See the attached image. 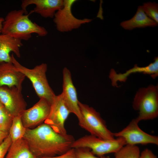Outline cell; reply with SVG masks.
<instances>
[{
	"label": "cell",
	"instance_id": "484cf974",
	"mask_svg": "<svg viewBox=\"0 0 158 158\" xmlns=\"http://www.w3.org/2000/svg\"><path fill=\"white\" fill-rule=\"evenodd\" d=\"M139 158H157L150 150L147 148L144 150L140 153Z\"/></svg>",
	"mask_w": 158,
	"mask_h": 158
},
{
	"label": "cell",
	"instance_id": "cb8c5ba5",
	"mask_svg": "<svg viewBox=\"0 0 158 158\" xmlns=\"http://www.w3.org/2000/svg\"><path fill=\"white\" fill-rule=\"evenodd\" d=\"M12 141L8 134V136L0 145V158H4Z\"/></svg>",
	"mask_w": 158,
	"mask_h": 158
},
{
	"label": "cell",
	"instance_id": "277c9868",
	"mask_svg": "<svg viewBox=\"0 0 158 158\" xmlns=\"http://www.w3.org/2000/svg\"><path fill=\"white\" fill-rule=\"evenodd\" d=\"M133 107L138 111V116L135 119L138 123L156 118L158 116V85H151L139 89L133 99Z\"/></svg>",
	"mask_w": 158,
	"mask_h": 158
},
{
	"label": "cell",
	"instance_id": "4316f807",
	"mask_svg": "<svg viewBox=\"0 0 158 158\" xmlns=\"http://www.w3.org/2000/svg\"><path fill=\"white\" fill-rule=\"evenodd\" d=\"M8 134L9 133L0 130V145L8 136Z\"/></svg>",
	"mask_w": 158,
	"mask_h": 158
},
{
	"label": "cell",
	"instance_id": "44dd1931",
	"mask_svg": "<svg viewBox=\"0 0 158 158\" xmlns=\"http://www.w3.org/2000/svg\"><path fill=\"white\" fill-rule=\"evenodd\" d=\"M13 117L4 105L0 107V130L9 133Z\"/></svg>",
	"mask_w": 158,
	"mask_h": 158
},
{
	"label": "cell",
	"instance_id": "8fae6325",
	"mask_svg": "<svg viewBox=\"0 0 158 158\" xmlns=\"http://www.w3.org/2000/svg\"><path fill=\"white\" fill-rule=\"evenodd\" d=\"M50 104L43 98L31 108L26 109L21 115L23 124L26 128H35L43 123L47 118L50 111Z\"/></svg>",
	"mask_w": 158,
	"mask_h": 158
},
{
	"label": "cell",
	"instance_id": "8992f818",
	"mask_svg": "<svg viewBox=\"0 0 158 158\" xmlns=\"http://www.w3.org/2000/svg\"><path fill=\"white\" fill-rule=\"evenodd\" d=\"M126 145V142L122 138L118 137L113 140H106L89 135L75 140L71 147L87 148L95 155L101 157L107 154L115 153Z\"/></svg>",
	"mask_w": 158,
	"mask_h": 158
},
{
	"label": "cell",
	"instance_id": "4fadbf2b",
	"mask_svg": "<svg viewBox=\"0 0 158 158\" xmlns=\"http://www.w3.org/2000/svg\"><path fill=\"white\" fill-rule=\"evenodd\" d=\"M34 4L33 10L44 18H54L56 13L62 8L63 5L62 0H23L21 1V7L26 14H28L27 7Z\"/></svg>",
	"mask_w": 158,
	"mask_h": 158
},
{
	"label": "cell",
	"instance_id": "2e32d148",
	"mask_svg": "<svg viewBox=\"0 0 158 158\" xmlns=\"http://www.w3.org/2000/svg\"><path fill=\"white\" fill-rule=\"evenodd\" d=\"M21 41L7 34H0V63H12L10 54L11 52L20 57V49L23 45Z\"/></svg>",
	"mask_w": 158,
	"mask_h": 158
},
{
	"label": "cell",
	"instance_id": "ac0fdd59",
	"mask_svg": "<svg viewBox=\"0 0 158 158\" xmlns=\"http://www.w3.org/2000/svg\"><path fill=\"white\" fill-rule=\"evenodd\" d=\"M5 158H37L23 138L12 142Z\"/></svg>",
	"mask_w": 158,
	"mask_h": 158
},
{
	"label": "cell",
	"instance_id": "9c48e42d",
	"mask_svg": "<svg viewBox=\"0 0 158 158\" xmlns=\"http://www.w3.org/2000/svg\"><path fill=\"white\" fill-rule=\"evenodd\" d=\"M70 113L62 94L56 95L51 104L49 114L45 123L49 125L57 132L66 134L64 124Z\"/></svg>",
	"mask_w": 158,
	"mask_h": 158
},
{
	"label": "cell",
	"instance_id": "7a4b0ae2",
	"mask_svg": "<svg viewBox=\"0 0 158 158\" xmlns=\"http://www.w3.org/2000/svg\"><path fill=\"white\" fill-rule=\"evenodd\" d=\"M34 12L32 10L26 14L22 9L10 11L4 18L1 33L21 40H28L32 33L40 37L46 36L48 33L47 30L29 19V16Z\"/></svg>",
	"mask_w": 158,
	"mask_h": 158
},
{
	"label": "cell",
	"instance_id": "d4e9b609",
	"mask_svg": "<svg viewBox=\"0 0 158 158\" xmlns=\"http://www.w3.org/2000/svg\"><path fill=\"white\" fill-rule=\"evenodd\" d=\"M42 158H78L75 152V149L71 148L65 152L60 155L55 156L45 157Z\"/></svg>",
	"mask_w": 158,
	"mask_h": 158
},
{
	"label": "cell",
	"instance_id": "f1b7e54d",
	"mask_svg": "<svg viewBox=\"0 0 158 158\" xmlns=\"http://www.w3.org/2000/svg\"><path fill=\"white\" fill-rule=\"evenodd\" d=\"M3 105V104L1 103V102L0 101V107H1Z\"/></svg>",
	"mask_w": 158,
	"mask_h": 158
},
{
	"label": "cell",
	"instance_id": "9a60e30c",
	"mask_svg": "<svg viewBox=\"0 0 158 158\" xmlns=\"http://www.w3.org/2000/svg\"><path fill=\"white\" fill-rule=\"evenodd\" d=\"M25 77L12 63H0V87H15L22 89V84Z\"/></svg>",
	"mask_w": 158,
	"mask_h": 158
},
{
	"label": "cell",
	"instance_id": "30bf717a",
	"mask_svg": "<svg viewBox=\"0 0 158 158\" xmlns=\"http://www.w3.org/2000/svg\"><path fill=\"white\" fill-rule=\"evenodd\" d=\"M21 90L15 87H0V101L13 117L21 115L26 109Z\"/></svg>",
	"mask_w": 158,
	"mask_h": 158
},
{
	"label": "cell",
	"instance_id": "52a82bcc",
	"mask_svg": "<svg viewBox=\"0 0 158 158\" xmlns=\"http://www.w3.org/2000/svg\"><path fill=\"white\" fill-rule=\"evenodd\" d=\"M76 0H64L63 7L58 11L54 17L53 21L58 31L64 32L79 28L83 24L90 22L92 19H79L73 15L71 8Z\"/></svg>",
	"mask_w": 158,
	"mask_h": 158
},
{
	"label": "cell",
	"instance_id": "3957f363",
	"mask_svg": "<svg viewBox=\"0 0 158 158\" xmlns=\"http://www.w3.org/2000/svg\"><path fill=\"white\" fill-rule=\"evenodd\" d=\"M11 56L12 63L30 80L40 99H46L51 104L56 95L50 87L47 79V64L43 63L33 68H29L21 64L15 57L13 54Z\"/></svg>",
	"mask_w": 158,
	"mask_h": 158
},
{
	"label": "cell",
	"instance_id": "ba28073f",
	"mask_svg": "<svg viewBox=\"0 0 158 158\" xmlns=\"http://www.w3.org/2000/svg\"><path fill=\"white\" fill-rule=\"evenodd\" d=\"M138 122L133 119L128 125L121 131L113 133L114 137L122 138L126 145H136L149 144L158 145V137L150 135L142 130L138 126Z\"/></svg>",
	"mask_w": 158,
	"mask_h": 158
},
{
	"label": "cell",
	"instance_id": "5bb4252c",
	"mask_svg": "<svg viewBox=\"0 0 158 158\" xmlns=\"http://www.w3.org/2000/svg\"><path fill=\"white\" fill-rule=\"evenodd\" d=\"M141 73L150 75L153 79H155L158 76V57H155L154 61L144 67H139L137 64L127 70L123 73H117L115 70L112 69L110 71L109 77L113 86L117 87L118 82H124L131 74Z\"/></svg>",
	"mask_w": 158,
	"mask_h": 158
},
{
	"label": "cell",
	"instance_id": "603a6c76",
	"mask_svg": "<svg viewBox=\"0 0 158 158\" xmlns=\"http://www.w3.org/2000/svg\"><path fill=\"white\" fill-rule=\"evenodd\" d=\"M75 149L78 158H110L104 156L99 157L96 156L87 148L81 147Z\"/></svg>",
	"mask_w": 158,
	"mask_h": 158
},
{
	"label": "cell",
	"instance_id": "ffe728a7",
	"mask_svg": "<svg viewBox=\"0 0 158 158\" xmlns=\"http://www.w3.org/2000/svg\"><path fill=\"white\" fill-rule=\"evenodd\" d=\"M115 153L114 158H139L140 153L136 145L126 144Z\"/></svg>",
	"mask_w": 158,
	"mask_h": 158
},
{
	"label": "cell",
	"instance_id": "7c38bea8",
	"mask_svg": "<svg viewBox=\"0 0 158 158\" xmlns=\"http://www.w3.org/2000/svg\"><path fill=\"white\" fill-rule=\"evenodd\" d=\"M63 92L61 93L64 102L71 113L74 114L78 121L82 118L76 90L72 80L71 72L66 67L63 71Z\"/></svg>",
	"mask_w": 158,
	"mask_h": 158
},
{
	"label": "cell",
	"instance_id": "d6986e66",
	"mask_svg": "<svg viewBox=\"0 0 158 158\" xmlns=\"http://www.w3.org/2000/svg\"><path fill=\"white\" fill-rule=\"evenodd\" d=\"M26 129L22 123L21 115L13 117L9 132L12 142L23 138Z\"/></svg>",
	"mask_w": 158,
	"mask_h": 158
},
{
	"label": "cell",
	"instance_id": "e0dca14e",
	"mask_svg": "<svg viewBox=\"0 0 158 158\" xmlns=\"http://www.w3.org/2000/svg\"><path fill=\"white\" fill-rule=\"evenodd\" d=\"M158 23L149 18L144 11L142 6H139L136 13L130 19L123 21L120 23L121 26L127 30H132L136 28L154 27Z\"/></svg>",
	"mask_w": 158,
	"mask_h": 158
},
{
	"label": "cell",
	"instance_id": "7402d4cb",
	"mask_svg": "<svg viewBox=\"0 0 158 158\" xmlns=\"http://www.w3.org/2000/svg\"><path fill=\"white\" fill-rule=\"evenodd\" d=\"M145 14L149 18L158 23V4L154 2H147L142 6Z\"/></svg>",
	"mask_w": 158,
	"mask_h": 158
},
{
	"label": "cell",
	"instance_id": "5b68a950",
	"mask_svg": "<svg viewBox=\"0 0 158 158\" xmlns=\"http://www.w3.org/2000/svg\"><path fill=\"white\" fill-rule=\"evenodd\" d=\"M79 105L82 115L78 121L80 126L89 132L90 135L102 139L113 140V133L107 127L105 121L100 114L93 107L79 101Z\"/></svg>",
	"mask_w": 158,
	"mask_h": 158
},
{
	"label": "cell",
	"instance_id": "6da1fadb",
	"mask_svg": "<svg viewBox=\"0 0 158 158\" xmlns=\"http://www.w3.org/2000/svg\"><path fill=\"white\" fill-rule=\"evenodd\" d=\"M23 138L37 158L62 154L71 148L75 140L72 135L59 133L45 123L33 128H26Z\"/></svg>",
	"mask_w": 158,
	"mask_h": 158
},
{
	"label": "cell",
	"instance_id": "83f0119b",
	"mask_svg": "<svg viewBox=\"0 0 158 158\" xmlns=\"http://www.w3.org/2000/svg\"><path fill=\"white\" fill-rule=\"evenodd\" d=\"M4 18L3 17H0V34L1 32L3 23L4 21Z\"/></svg>",
	"mask_w": 158,
	"mask_h": 158
}]
</instances>
